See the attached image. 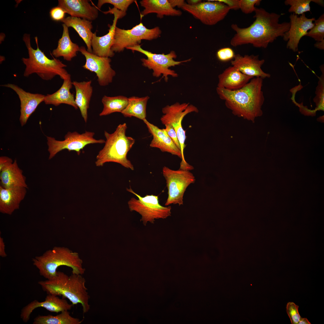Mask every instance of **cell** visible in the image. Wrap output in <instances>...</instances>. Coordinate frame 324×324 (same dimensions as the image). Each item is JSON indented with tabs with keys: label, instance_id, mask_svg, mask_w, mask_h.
<instances>
[{
	"label": "cell",
	"instance_id": "cell-10",
	"mask_svg": "<svg viewBox=\"0 0 324 324\" xmlns=\"http://www.w3.org/2000/svg\"><path fill=\"white\" fill-rule=\"evenodd\" d=\"M94 132L86 131L82 134L76 131H69L65 135L64 140L61 141L56 140L53 137L46 136L49 159H52L63 150L66 149L69 152L74 151L79 155L81 151L88 145L105 143L104 140L94 138Z\"/></svg>",
	"mask_w": 324,
	"mask_h": 324
},
{
	"label": "cell",
	"instance_id": "cell-12",
	"mask_svg": "<svg viewBox=\"0 0 324 324\" xmlns=\"http://www.w3.org/2000/svg\"><path fill=\"white\" fill-rule=\"evenodd\" d=\"M162 173L168 190V196L165 205H183L184 194L188 186L195 182L194 176L189 170L180 169L174 170L166 166L163 168Z\"/></svg>",
	"mask_w": 324,
	"mask_h": 324
},
{
	"label": "cell",
	"instance_id": "cell-34",
	"mask_svg": "<svg viewBox=\"0 0 324 324\" xmlns=\"http://www.w3.org/2000/svg\"><path fill=\"white\" fill-rule=\"evenodd\" d=\"M313 27L306 36L314 39L317 42L324 41V14L315 20Z\"/></svg>",
	"mask_w": 324,
	"mask_h": 324
},
{
	"label": "cell",
	"instance_id": "cell-15",
	"mask_svg": "<svg viewBox=\"0 0 324 324\" xmlns=\"http://www.w3.org/2000/svg\"><path fill=\"white\" fill-rule=\"evenodd\" d=\"M105 14H112L114 18L112 25H109L110 28L108 32L100 37L97 36L96 32L93 33L92 40L91 46L92 53L98 56L103 57H112L114 52L111 50L114 38V33L117 20L126 14V12L120 11L115 8H111L108 11L104 12Z\"/></svg>",
	"mask_w": 324,
	"mask_h": 324
},
{
	"label": "cell",
	"instance_id": "cell-35",
	"mask_svg": "<svg viewBox=\"0 0 324 324\" xmlns=\"http://www.w3.org/2000/svg\"><path fill=\"white\" fill-rule=\"evenodd\" d=\"M322 74L320 77L318 82V85L315 92L316 96L314 99V101L316 106L318 110H324V68L321 66Z\"/></svg>",
	"mask_w": 324,
	"mask_h": 324
},
{
	"label": "cell",
	"instance_id": "cell-29",
	"mask_svg": "<svg viewBox=\"0 0 324 324\" xmlns=\"http://www.w3.org/2000/svg\"><path fill=\"white\" fill-rule=\"evenodd\" d=\"M61 22L68 27L73 28L86 44L87 50L89 52H92L91 40L93 33L92 31L93 28L92 21L85 19L69 16L65 18Z\"/></svg>",
	"mask_w": 324,
	"mask_h": 324
},
{
	"label": "cell",
	"instance_id": "cell-44",
	"mask_svg": "<svg viewBox=\"0 0 324 324\" xmlns=\"http://www.w3.org/2000/svg\"><path fill=\"white\" fill-rule=\"evenodd\" d=\"M168 1L173 8L176 7L182 8L185 3L183 0H168Z\"/></svg>",
	"mask_w": 324,
	"mask_h": 324
},
{
	"label": "cell",
	"instance_id": "cell-7",
	"mask_svg": "<svg viewBox=\"0 0 324 324\" xmlns=\"http://www.w3.org/2000/svg\"><path fill=\"white\" fill-rule=\"evenodd\" d=\"M126 190L137 197V199L132 197L128 202L131 212L134 211L141 216L140 221L146 226L148 222L154 224L155 219H165L171 215L170 206H164L160 205L158 196L152 194L142 196L135 192L130 186Z\"/></svg>",
	"mask_w": 324,
	"mask_h": 324
},
{
	"label": "cell",
	"instance_id": "cell-48",
	"mask_svg": "<svg viewBox=\"0 0 324 324\" xmlns=\"http://www.w3.org/2000/svg\"><path fill=\"white\" fill-rule=\"evenodd\" d=\"M201 0H187V4L191 5H195L201 2Z\"/></svg>",
	"mask_w": 324,
	"mask_h": 324
},
{
	"label": "cell",
	"instance_id": "cell-37",
	"mask_svg": "<svg viewBox=\"0 0 324 324\" xmlns=\"http://www.w3.org/2000/svg\"><path fill=\"white\" fill-rule=\"evenodd\" d=\"M298 306L292 302L287 303L286 311L292 324H298L301 317L299 314Z\"/></svg>",
	"mask_w": 324,
	"mask_h": 324
},
{
	"label": "cell",
	"instance_id": "cell-16",
	"mask_svg": "<svg viewBox=\"0 0 324 324\" xmlns=\"http://www.w3.org/2000/svg\"><path fill=\"white\" fill-rule=\"evenodd\" d=\"M289 17L290 27L283 38L284 41H287V48L294 52H297L300 40L313 27L316 19L314 17L307 18L305 14L298 16L293 13Z\"/></svg>",
	"mask_w": 324,
	"mask_h": 324
},
{
	"label": "cell",
	"instance_id": "cell-32",
	"mask_svg": "<svg viewBox=\"0 0 324 324\" xmlns=\"http://www.w3.org/2000/svg\"><path fill=\"white\" fill-rule=\"evenodd\" d=\"M56 316L38 315L34 319L33 324H80L83 321L72 316L67 310Z\"/></svg>",
	"mask_w": 324,
	"mask_h": 324
},
{
	"label": "cell",
	"instance_id": "cell-1",
	"mask_svg": "<svg viewBox=\"0 0 324 324\" xmlns=\"http://www.w3.org/2000/svg\"><path fill=\"white\" fill-rule=\"evenodd\" d=\"M254 12L255 20L250 26L241 28L236 24L231 25L236 32L231 39V46L250 44L255 47L266 48L278 37H283L290 28V22H279L280 15L256 7Z\"/></svg>",
	"mask_w": 324,
	"mask_h": 324
},
{
	"label": "cell",
	"instance_id": "cell-23",
	"mask_svg": "<svg viewBox=\"0 0 324 324\" xmlns=\"http://www.w3.org/2000/svg\"><path fill=\"white\" fill-rule=\"evenodd\" d=\"M253 78L244 74L235 67L230 66L218 75L217 87L236 90L242 88Z\"/></svg>",
	"mask_w": 324,
	"mask_h": 324
},
{
	"label": "cell",
	"instance_id": "cell-26",
	"mask_svg": "<svg viewBox=\"0 0 324 324\" xmlns=\"http://www.w3.org/2000/svg\"><path fill=\"white\" fill-rule=\"evenodd\" d=\"M92 81L72 82L76 91L75 101L79 109L81 115L85 122L86 123L88 118V110L93 93Z\"/></svg>",
	"mask_w": 324,
	"mask_h": 324
},
{
	"label": "cell",
	"instance_id": "cell-41",
	"mask_svg": "<svg viewBox=\"0 0 324 324\" xmlns=\"http://www.w3.org/2000/svg\"><path fill=\"white\" fill-rule=\"evenodd\" d=\"M165 126L166 127L165 129L167 134L177 147L181 150V146L177 136L173 128L170 124H166Z\"/></svg>",
	"mask_w": 324,
	"mask_h": 324
},
{
	"label": "cell",
	"instance_id": "cell-14",
	"mask_svg": "<svg viewBox=\"0 0 324 324\" xmlns=\"http://www.w3.org/2000/svg\"><path fill=\"white\" fill-rule=\"evenodd\" d=\"M79 52L86 59L82 67L96 74L100 86H105L112 82L116 72L111 67L110 58L99 56L89 52L84 46L80 47Z\"/></svg>",
	"mask_w": 324,
	"mask_h": 324
},
{
	"label": "cell",
	"instance_id": "cell-13",
	"mask_svg": "<svg viewBox=\"0 0 324 324\" xmlns=\"http://www.w3.org/2000/svg\"><path fill=\"white\" fill-rule=\"evenodd\" d=\"M181 8L208 26L215 25L223 20L230 10L227 5L218 0L202 2L195 5L185 3Z\"/></svg>",
	"mask_w": 324,
	"mask_h": 324
},
{
	"label": "cell",
	"instance_id": "cell-8",
	"mask_svg": "<svg viewBox=\"0 0 324 324\" xmlns=\"http://www.w3.org/2000/svg\"><path fill=\"white\" fill-rule=\"evenodd\" d=\"M164 115L160 118V121L164 125L166 124L171 125L176 132L180 146L182 158L180 168L187 169L190 167L185 160L184 155V149L185 147V142L186 139L185 131L182 126V121L184 117L187 114L193 112H198L197 107L189 103L180 104L177 102L173 104L167 105L162 108Z\"/></svg>",
	"mask_w": 324,
	"mask_h": 324
},
{
	"label": "cell",
	"instance_id": "cell-43",
	"mask_svg": "<svg viewBox=\"0 0 324 324\" xmlns=\"http://www.w3.org/2000/svg\"><path fill=\"white\" fill-rule=\"evenodd\" d=\"M11 158L5 156L0 157V171L13 163Z\"/></svg>",
	"mask_w": 324,
	"mask_h": 324
},
{
	"label": "cell",
	"instance_id": "cell-39",
	"mask_svg": "<svg viewBox=\"0 0 324 324\" xmlns=\"http://www.w3.org/2000/svg\"><path fill=\"white\" fill-rule=\"evenodd\" d=\"M235 55L233 50L229 47L220 49L217 53V56L218 59L223 62L228 61L233 59Z\"/></svg>",
	"mask_w": 324,
	"mask_h": 324
},
{
	"label": "cell",
	"instance_id": "cell-45",
	"mask_svg": "<svg viewBox=\"0 0 324 324\" xmlns=\"http://www.w3.org/2000/svg\"><path fill=\"white\" fill-rule=\"evenodd\" d=\"M5 250V244L3 239L0 236V256L2 257L7 256Z\"/></svg>",
	"mask_w": 324,
	"mask_h": 324
},
{
	"label": "cell",
	"instance_id": "cell-4",
	"mask_svg": "<svg viewBox=\"0 0 324 324\" xmlns=\"http://www.w3.org/2000/svg\"><path fill=\"white\" fill-rule=\"evenodd\" d=\"M37 49L31 46L30 35L25 34L23 37L28 50V57L23 58L22 60L26 66L24 76L28 77L34 73L36 74L42 79L50 80L58 75L63 80L71 76L64 68L67 66L60 60L53 57V59L48 58L39 48L38 38H34Z\"/></svg>",
	"mask_w": 324,
	"mask_h": 324
},
{
	"label": "cell",
	"instance_id": "cell-42",
	"mask_svg": "<svg viewBox=\"0 0 324 324\" xmlns=\"http://www.w3.org/2000/svg\"><path fill=\"white\" fill-rule=\"evenodd\" d=\"M227 5L230 9L237 10L240 8V0H218Z\"/></svg>",
	"mask_w": 324,
	"mask_h": 324
},
{
	"label": "cell",
	"instance_id": "cell-25",
	"mask_svg": "<svg viewBox=\"0 0 324 324\" xmlns=\"http://www.w3.org/2000/svg\"><path fill=\"white\" fill-rule=\"evenodd\" d=\"M71 76L63 80V84L60 88L51 94L45 96L44 102L46 104H51L57 106L61 104H66L73 107L77 110L74 95L71 93L70 90L73 84Z\"/></svg>",
	"mask_w": 324,
	"mask_h": 324
},
{
	"label": "cell",
	"instance_id": "cell-6",
	"mask_svg": "<svg viewBox=\"0 0 324 324\" xmlns=\"http://www.w3.org/2000/svg\"><path fill=\"white\" fill-rule=\"evenodd\" d=\"M32 261L40 275L47 279L55 276L58 268L62 266L70 267L72 273L76 274L82 275L86 270L79 254L63 247H55L33 258Z\"/></svg>",
	"mask_w": 324,
	"mask_h": 324
},
{
	"label": "cell",
	"instance_id": "cell-19",
	"mask_svg": "<svg viewBox=\"0 0 324 324\" xmlns=\"http://www.w3.org/2000/svg\"><path fill=\"white\" fill-rule=\"evenodd\" d=\"M265 62L263 59H259V55L252 54L242 56L237 54L235 55L230 63L232 66L236 68L244 74L263 79L271 76L270 74L265 73L261 69Z\"/></svg>",
	"mask_w": 324,
	"mask_h": 324
},
{
	"label": "cell",
	"instance_id": "cell-11",
	"mask_svg": "<svg viewBox=\"0 0 324 324\" xmlns=\"http://www.w3.org/2000/svg\"><path fill=\"white\" fill-rule=\"evenodd\" d=\"M161 33L160 28L148 29L142 22L130 29L125 30L116 27L111 49L119 52L124 48L138 45L142 40H151L158 38Z\"/></svg>",
	"mask_w": 324,
	"mask_h": 324
},
{
	"label": "cell",
	"instance_id": "cell-40",
	"mask_svg": "<svg viewBox=\"0 0 324 324\" xmlns=\"http://www.w3.org/2000/svg\"><path fill=\"white\" fill-rule=\"evenodd\" d=\"M66 13L64 10L58 6L52 8L49 12L51 19L57 22L63 20L65 18Z\"/></svg>",
	"mask_w": 324,
	"mask_h": 324
},
{
	"label": "cell",
	"instance_id": "cell-30",
	"mask_svg": "<svg viewBox=\"0 0 324 324\" xmlns=\"http://www.w3.org/2000/svg\"><path fill=\"white\" fill-rule=\"evenodd\" d=\"M149 97L133 96L128 98V103L121 112L126 117H134L143 121L146 119V106Z\"/></svg>",
	"mask_w": 324,
	"mask_h": 324
},
{
	"label": "cell",
	"instance_id": "cell-17",
	"mask_svg": "<svg viewBox=\"0 0 324 324\" xmlns=\"http://www.w3.org/2000/svg\"><path fill=\"white\" fill-rule=\"evenodd\" d=\"M2 86L12 89L18 95L20 102V121L21 126H24L38 105L44 101L46 95L26 92L14 84L8 83Z\"/></svg>",
	"mask_w": 324,
	"mask_h": 324
},
{
	"label": "cell",
	"instance_id": "cell-46",
	"mask_svg": "<svg viewBox=\"0 0 324 324\" xmlns=\"http://www.w3.org/2000/svg\"><path fill=\"white\" fill-rule=\"evenodd\" d=\"M314 46L320 50H323L324 49V41L316 42L314 44Z\"/></svg>",
	"mask_w": 324,
	"mask_h": 324
},
{
	"label": "cell",
	"instance_id": "cell-33",
	"mask_svg": "<svg viewBox=\"0 0 324 324\" xmlns=\"http://www.w3.org/2000/svg\"><path fill=\"white\" fill-rule=\"evenodd\" d=\"M314 0H286L284 2L286 5H289V12L296 15H301L304 13L310 11V3Z\"/></svg>",
	"mask_w": 324,
	"mask_h": 324
},
{
	"label": "cell",
	"instance_id": "cell-5",
	"mask_svg": "<svg viewBox=\"0 0 324 324\" xmlns=\"http://www.w3.org/2000/svg\"><path fill=\"white\" fill-rule=\"evenodd\" d=\"M127 128L126 124L124 123L119 124L112 133L104 131L106 140L104 147L97 155L96 166H101L107 162H113L134 170V166L128 159L127 155L135 143V140L126 135Z\"/></svg>",
	"mask_w": 324,
	"mask_h": 324
},
{
	"label": "cell",
	"instance_id": "cell-27",
	"mask_svg": "<svg viewBox=\"0 0 324 324\" xmlns=\"http://www.w3.org/2000/svg\"><path fill=\"white\" fill-rule=\"evenodd\" d=\"M140 3L144 8L141 13L143 16L155 13L158 17L162 18L164 16H179L182 14L180 10L172 8L167 0H142Z\"/></svg>",
	"mask_w": 324,
	"mask_h": 324
},
{
	"label": "cell",
	"instance_id": "cell-31",
	"mask_svg": "<svg viewBox=\"0 0 324 324\" xmlns=\"http://www.w3.org/2000/svg\"><path fill=\"white\" fill-rule=\"evenodd\" d=\"M104 107L99 116L109 115L115 112L121 113L128 103V98L122 95L109 97L104 95L102 98Z\"/></svg>",
	"mask_w": 324,
	"mask_h": 324
},
{
	"label": "cell",
	"instance_id": "cell-21",
	"mask_svg": "<svg viewBox=\"0 0 324 324\" xmlns=\"http://www.w3.org/2000/svg\"><path fill=\"white\" fill-rule=\"evenodd\" d=\"M143 121L153 137L150 144V147L159 148L163 152H168L182 159L181 150L174 144L165 129L159 128L146 119Z\"/></svg>",
	"mask_w": 324,
	"mask_h": 324
},
{
	"label": "cell",
	"instance_id": "cell-28",
	"mask_svg": "<svg viewBox=\"0 0 324 324\" xmlns=\"http://www.w3.org/2000/svg\"><path fill=\"white\" fill-rule=\"evenodd\" d=\"M63 31L61 38L58 41L57 48L52 51V56L56 58L62 57L64 59L70 61L77 56L79 51L80 47L77 44L73 43L71 40L68 27L63 24Z\"/></svg>",
	"mask_w": 324,
	"mask_h": 324
},
{
	"label": "cell",
	"instance_id": "cell-9",
	"mask_svg": "<svg viewBox=\"0 0 324 324\" xmlns=\"http://www.w3.org/2000/svg\"><path fill=\"white\" fill-rule=\"evenodd\" d=\"M138 45L133 46L129 47L126 49L132 50L133 52L137 51L146 55L147 58L141 59L142 65L149 69L153 70V76L158 77L161 75L164 78L165 81L168 80V76L171 75L173 77H176L177 74L174 70L170 69L171 67L175 66L190 61L191 59L180 61H176L174 60L177 57L176 52L171 51L169 53L156 54L145 50Z\"/></svg>",
	"mask_w": 324,
	"mask_h": 324
},
{
	"label": "cell",
	"instance_id": "cell-18",
	"mask_svg": "<svg viewBox=\"0 0 324 324\" xmlns=\"http://www.w3.org/2000/svg\"><path fill=\"white\" fill-rule=\"evenodd\" d=\"M72 305L65 299L60 298L57 296L48 294L44 301L39 302L35 300L23 307L21 311L20 317L24 322H27L32 311L38 308L43 307L50 312L58 313L70 310Z\"/></svg>",
	"mask_w": 324,
	"mask_h": 324
},
{
	"label": "cell",
	"instance_id": "cell-38",
	"mask_svg": "<svg viewBox=\"0 0 324 324\" xmlns=\"http://www.w3.org/2000/svg\"><path fill=\"white\" fill-rule=\"evenodd\" d=\"M260 0H240V8L242 12L246 14L254 12L255 5L260 4Z\"/></svg>",
	"mask_w": 324,
	"mask_h": 324
},
{
	"label": "cell",
	"instance_id": "cell-22",
	"mask_svg": "<svg viewBox=\"0 0 324 324\" xmlns=\"http://www.w3.org/2000/svg\"><path fill=\"white\" fill-rule=\"evenodd\" d=\"M25 188H5L0 186V212L11 215L18 209L26 195Z\"/></svg>",
	"mask_w": 324,
	"mask_h": 324
},
{
	"label": "cell",
	"instance_id": "cell-24",
	"mask_svg": "<svg viewBox=\"0 0 324 324\" xmlns=\"http://www.w3.org/2000/svg\"><path fill=\"white\" fill-rule=\"evenodd\" d=\"M0 185L5 188H28L26 178L20 168L17 161L0 171Z\"/></svg>",
	"mask_w": 324,
	"mask_h": 324
},
{
	"label": "cell",
	"instance_id": "cell-36",
	"mask_svg": "<svg viewBox=\"0 0 324 324\" xmlns=\"http://www.w3.org/2000/svg\"><path fill=\"white\" fill-rule=\"evenodd\" d=\"M134 2V0H99L97 8L100 9L103 4H110L113 5L114 8L126 12L128 7Z\"/></svg>",
	"mask_w": 324,
	"mask_h": 324
},
{
	"label": "cell",
	"instance_id": "cell-3",
	"mask_svg": "<svg viewBox=\"0 0 324 324\" xmlns=\"http://www.w3.org/2000/svg\"><path fill=\"white\" fill-rule=\"evenodd\" d=\"M82 275L72 273L69 276L57 271L52 278L38 283L47 294L62 296L68 298L73 305L81 304L85 314L90 309V296L85 285L86 279Z\"/></svg>",
	"mask_w": 324,
	"mask_h": 324
},
{
	"label": "cell",
	"instance_id": "cell-2",
	"mask_svg": "<svg viewBox=\"0 0 324 324\" xmlns=\"http://www.w3.org/2000/svg\"><path fill=\"white\" fill-rule=\"evenodd\" d=\"M263 79L254 77L241 88L231 91L217 87L220 98L235 116L251 121L261 116L265 98L262 91Z\"/></svg>",
	"mask_w": 324,
	"mask_h": 324
},
{
	"label": "cell",
	"instance_id": "cell-20",
	"mask_svg": "<svg viewBox=\"0 0 324 324\" xmlns=\"http://www.w3.org/2000/svg\"><path fill=\"white\" fill-rule=\"evenodd\" d=\"M89 2L88 0H59L58 6L71 17L92 21L98 18V9Z\"/></svg>",
	"mask_w": 324,
	"mask_h": 324
},
{
	"label": "cell",
	"instance_id": "cell-47",
	"mask_svg": "<svg viewBox=\"0 0 324 324\" xmlns=\"http://www.w3.org/2000/svg\"><path fill=\"white\" fill-rule=\"evenodd\" d=\"M298 324H310L311 323L306 318H303L301 317L298 323Z\"/></svg>",
	"mask_w": 324,
	"mask_h": 324
}]
</instances>
